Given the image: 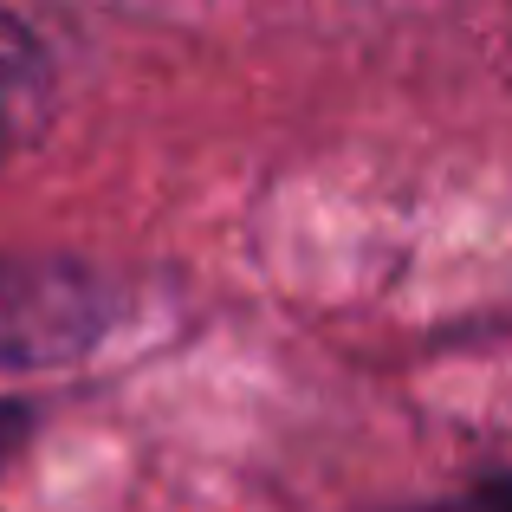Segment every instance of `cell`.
Here are the masks:
<instances>
[{"label":"cell","mask_w":512,"mask_h":512,"mask_svg":"<svg viewBox=\"0 0 512 512\" xmlns=\"http://www.w3.org/2000/svg\"><path fill=\"white\" fill-rule=\"evenodd\" d=\"M117 325V286L78 260H0V363L52 370L91 357Z\"/></svg>","instance_id":"obj_1"},{"label":"cell","mask_w":512,"mask_h":512,"mask_svg":"<svg viewBox=\"0 0 512 512\" xmlns=\"http://www.w3.org/2000/svg\"><path fill=\"white\" fill-rule=\"evenodd\" d=\"M52 98H59V85H52L46 46H39L20 20L0 13V163L20 156L26 143L46 130Z\"/></svg>","instance_id":"obj_2"},{"label":"cell","mask_w":512,"mask_h":512,"mask_svg":"<svg viewBox=\"0 0 512 512\" xmlns=\"http://www.w3.org/2000/svg\"><path fill=\"white\" fill-rule=\"evenodd\" d=\"M415 512H512V474H506V480H480V487L448 493V500L415 506Z\"/></svg>","instance_id":"obj_3"},{"label":"cell","mask_w":512,"mask_h":512,"mask_svg":"<svg viewBox=\"0 0 512 512\" xmlns=\"http://www.w3.org/2000/svg\"><path fill=\"white\" fill-rule=\"evenodd\" d=\"M26 428H33V409H26V402H0V467L20 454Z\"/></svg>","instance_id":"obj_4"}]
</instances>
